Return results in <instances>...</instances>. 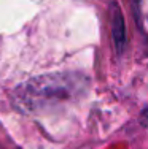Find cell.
<instances>
[{
  "label": "cell",
  "instance_id": "obj_1",
  "mask_svg": "<svg viewBox=\"0 0 148 149\" xmlns=\"http://www.w3.org/2000/svg\"><path fill=\"white\" fill-rule=\"evenodd\" d=\"M113 13H112V33H113V41L116 45V49L119 52L124 49V43H126V35H124V19L121 16L118 6L113 5Z\"/></svg>",
  "mask_w": 148,
  "mask_h": 149
},
{
  "label": "cell",
  "instance_id": "obj_2",
  "mask_svg": "<svg viewBox=\"0 0 148 149\" xmlns=\"http://www.w3.org/2000/svg\"><path fill=\"white\" fill-rule=\"evenodd\" d=\"M142 120H143V124H145V127H148V108L143 111V114H142Z\"/></svg>",
  "mask_w": 148,
  "mask_h": 149
}]
</instances>
